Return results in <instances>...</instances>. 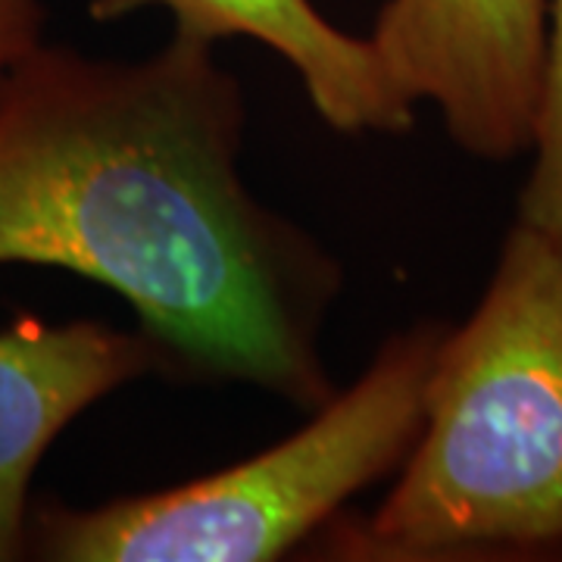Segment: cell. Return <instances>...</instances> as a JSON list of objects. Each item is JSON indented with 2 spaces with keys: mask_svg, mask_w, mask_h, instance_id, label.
<instances>
[{
  "mask_svg": "<svg viewBox=\"0 0 562 562\" xmlns=\"http://www.w3.org/2000/svg\"><path fill=\"white\" fill-rule=\"evenodd\" d=\"M241 125L210 41L176 32L140 63L38 44L0 81V262L113 288L188 375L322 406L335 269L244 191Z\"/></svg>",
  "mask_w": 562,
  "mask_h": 562,
  "instance_id": "obj_1",
  "label": "cell"
},
{
  "mask_svg": "<svg viewBox=\"0 0 562 562\" xmlns=\"http://www.w3.org/2000/svg\"><path fill=\"white\" fill-rule=\"evenodd\" d=\"M403 462L366 550H560L562 244L516 222L479 310L443 331Z\"/></svg>",
  "mask_w": 562,
  "mask_h": 562,
  "instance_id": "obj_2",
  "label": "cell"
},
{
  "mask_svg": "<svg viewBox=\"0 0 562 562\" xmlns=\"http://www.w3.org/2000/svg\"><path fill=\"white\" fill-rule=\"evenodd\" d=\"M443 331L422 325L397 335L347 394L328 397L294 438L241 465L98 509L41 506L29 547L60 562L276 560L406 460Z\"/></svg>",
  "mask_w": 562,
  "mask_h": 562,
  "instance_id": "obj_3",
  "label": "cell"
},
{
  "mask_svg": "<svg viewBox=\"0 0 562 562\" xmlns=\"http://www.w3.org/2000/svg\"><path fill=\"white\" fill-rule=\"evenodd\" d=\"M369 41L403 98L435 103L462 150L509 160L531 147L547 0H387Z\"/></svg>",
  "mask_w": 562,
  "mask_h": 562,
  "instance_id": "obj_4",
  "label": "cell"
},
{
  "mask_svg": "<svg viewBox=\"0 0 562 562\" xmlns=\"http://www.w3.org/2000/svg\"><path fill=\"white\" fill-rule=\"evenodd\" d=\"M157 350L101 322L54 325L25 313L0 328V562L29 547V482L69 422L144 375Z\"/></svg>",
  "mask_w": 562,
  "mask_h": 562,
  "instance_id": "obj_5",
  "label": "cell"
},
{
  "mask_svg": "<svg viewBox=\"0 0 562 562\" xmlns=\"http://www.w3.org/2000/svg\"><path fill=\"white\" fill-rule=\"evenodd\" d=\"M166 7L184 35L213 41L247 35L301 72L328 125L341 132H403L413 103L391 81L372 41L344 35L310 0H91L94 20H120L140 7Z\"/></svg>",
  "mask_w": 562,
  "mask_h": 562,
  "instance_id": "obj_6",
  "label": "cell"
},
{
  "mask_svg": "<svg viewBox=\"0 0 562 562\" xmlns=\"http://www.w3.org/2000/svg\"><path fill=\"white\" fill-rule=\"evenodd\" d=\"M547 7L541 94L531 128L535 166L522 188L519 222L562 244V0H547Z\"/></svg>",
  "mask_w": 562,
  "mask_h": 562,
  "instance_id": "obj_7",
  "label": "cell"
},
{
  "mask_svg": "<svg viewBox=\"0 0 562 562\" xmlns=\"http://www.w3.org/2000/svg\"><path fill=\"white\" fill-rule=\"evenodd\" d=\"M44 0H0V81L41 44Z\"/></svg>",
  "mask_w": 562,
  "mask_h": 562,
  "instance_id": "obj_8",
  "label": "cell"
}]
</instances>
